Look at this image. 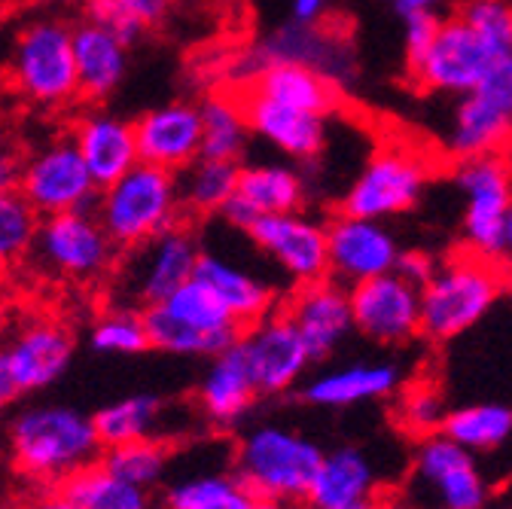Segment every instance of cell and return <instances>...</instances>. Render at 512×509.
<instances>
[{"mask_svg": "<svg viewBox=\"0 0 512 509\" xmlns=\"http://www.w3.org/2000/svg\"><path fill=\"white\" fill-rule=\"evenodd\" d=\"M199 257L202 241L183 223L159 232L138 247L122 250L110 275L113 305H132L144 311L147 305L162 302L196 278Z\"/></svg>", "mask_w": 512, "mask_h": 509, "instance_id": "obj_7", "label": "cell"}, {"mask_svg": "<svg viewBox=\"0 0 512 509\" xmlns=\"http://www.w3.org/2000/svg\"><path fill=\"white\" fill-rule=\"evenodd\" d=\"M479 92L512 116V52L494 61L485 80L479 83Z\"/></svg>", "mask_w": 512, "mask_h": 509, "instance_id": "obj_45", "label": "cell"}, {"mask_svg": "<svg viewBox=\"0 0 512 509\" xmlns=\"http://www.w3.org/2000/svg\"><path fill=\"white\" fill-rule=\"evenodd\" d=\"M403 369L394 360H354L336 369L308 375L299 397L317 409H351L397 394Z\"/></svg>", "mask_w": 512, "mask_h": 509, "instance_id": "obj_24", "label": "cell"}, {"mask_svg": "<svg viewBox=\"0 0 512 509\" xmlns=\"http://www.w3.org/2000/svg\"><path fill=\"white\" fill-rule=\"evenodd\" d=\"M119 253L95 211H68L40 217L28 260L49 278L95 284L113 275Z\"/></svg>", "mask_w": 512, "mask_h": 509, "instance_id": "obj_8", "label": "cell"}, {"mask_svg": "<svg viewBox=\"0 0 512 509\" xmlns=\"http://www.w3.org/2000/svg\"><path fill=\"white\" fill-rule=\"evenodd\" d=\"M299 65L314 74H320L333 86H348L357 77V58L354 49L324 25H284L272 31L260 46H253L247 52V61L241 65L247 68V80L266 68V65Z\"/></svg>", "mask_w": 512, "mask_h": 509, "instance_id": "obj_16", "label": "cell"}, {"mask_svg": "<svg viewBox=\"0 0 512 509\" xmlns=\"http://www.w3.org/2000/svg\"><path fill=\"white\" fill-rule=\"evenodd\" d=\"M247 92H256L263 98L299 107V110H311V113H324L330 116L333 104H336V86L327 83L320 74L299 68V65H266L250 77Z\"/></svg>", "mask_w": 512, "mask_h": 509, "instance_id": "obj_32", "label": "cell"}, {"mask_svg": "<svg viewBox=\"0 0 512 509\" xmlns=\"http://www.w3.org/2000/svg\"><path fill=\"white\" fill-rule=\"evenodd\" d=\"M497 263L512 266V205H509V211H506V217H503V229H500V257H497Z\"/></svg>", "mask_w": 512, "mask_h": 509, "instance_id": "obj_53", "label": "cell"}, {"mask_svg": "<svg viewBox=\"0 0 512 509\" xmlns=\"http://www.w3.org/2000/svg\"><path fill=\"white\" fill-rule=\"evenodd\" d=\"M22 397H25V394H22V388H19L16 375H13V366H10V360H7V351H4V345H0V409H7V406L19 403Z\"/></svg>", "mask_w": 512, "mask_h": 509, "instance_id": "obj_48", "label": "cell"}, {"mask_svg": "<svg viewBox=\"0 0 512 509\" xmlns=\"http://www.w3.org/2000/svg\"><path fill=\"white\" fill-rule=\"evenodd\" d=\"M19 193L40 217H52L68 211H95L101 186L68 135L52 138L25 156Z\"/></svg>", "mask_w": 512, "mask_h": 509, "instance_id": "obj_12", "label": "cell"}, {"mask_svg": "<svg viewBox=\"0 0 512 509\" xmlns=\"http://www.w3.org/2000/svg\"><path fill=\"white\" fill-rule=\"evenodd\" d=\"M253 509H296V503H287V500H269V497H260L256 500Z\"/></svg>", "mask_w": 512, "mask_h": 509, "instance_id": "obj_55", "label": "cell"}, {"mask_svg": "<svg viewBox=\"0 0 512 509\" xmlns=\"http://www.w3.org/2000/svg\"><path fill=\"white\" fill-rule=\"evenodd\" d=\"M89 4H92V0H89Z\"/></svg>", "mask_w": 512, "mask_h": 509, "instance_id": "obj_58", "label": "cell"}, {"mask_svg": "<svg viewBox=\"0 0 512 509\" xmlns=\"http://www.w3.org/2000/svg\"><path fill=\"white\" fill-rule=\"evenodd\" d=\"M403 19V52H406V65H415V61L427 52V46L433 43L442 16L439 13H409L400 16Z\"/></svg>", "mask_w": 512, "mask_h": 509, "instance_id": "obj_44", "label": "cell"}, {"mask_svg": "<svg viewBox=\"0 0 512 509\" xmlns=\"http://www.w3.org/2000/svg\"><path fill=\"white\" fill-rule=\"evenodd\" d=\"M256 250L290 281V284H311L330 278V247H327V226L308 217L305 211L269 214L260 217L247 229Z\"/></svg>", "mask_w": 512, "mask_h": 509, "instance_id": "obj_15", "label": "cell"}, {"mask_svg": "<svg viewBox=\"0 0 512 509\" xmlns=\"http://www.w3.org/2000/svg\"><path fill=\"white\" fill-rule=\"evenodd\" d=\"M202 110V156L238 162L250 141V125L241 98L208 95L199 101Z\"/></svg>", "mask_w": 512, "mask_h": 509, "instance_id": "obj_37", "label": "cell"}, {"mask_svg": "<svg viewBox=\"0 0 512 509\" xmlns=\"http://www.w3.org/2000/svg\"><path fill=\"white\" fill-rule=\"evenodd\" d=\"M354 330L384 348H397L412 342L421 333V287L388 272L351 287Z\"/></svg>", "mask_w": 512, "mask_h": 509, "instance_id": "obj_17", "label": "cell"}, {"mask_svg": "<svg viewBox=\"0 0 512 509\" xmlns=\"http://www.w3.org/2000/svg\"><path fill=\"white\" fill-rule=\"evenodd\" d=\"M168 7L171 0H92L89 19L113 28L128 46H135L168 16Z\"/></svg>", "mask_w": 512, "mask_h": 509, "instance_id": "obj_40", "label": "cell"}, {"mask_svg": "<svg viewBox=\"0 0 512 509\" xmlns=\"http://www.w3.org/2000/svg\"><path fill=\"white\" fill-rule=\"evenodd\" d=\"M448 412L452 409H448L442 391L436 385H427V381H418V385H409L403 391L400 406H397V421L406 433L421 439V436L439 433Z\"/></svg>", "mask_w": 512, "mask_h": 509, "instance_id": "obj_42", "label": "cell"}, {"mask_svg": "<svg viewBox=\"0 0 512 509\" xmlns=\"http://www.w3.org/2000/svg\"><path fill=\"white\" fill-rule=\"evenodd\" d=\"M260 397H281L308 375L314 357L284 308L269 311L241 330L235 342Z\"/></svg>", "mask_w": 512, "mask_h": 509, "instance_id": "obj_14", "label": "cell"}, {"mask_svg": "<svg viewBox=\"0 0 512 509\" xmlns=\"http://www.w3.org/2000/svg\"><path fill=\"white\" fill-rule=\"evenodd\" d=\"M327 247L330 278H336L345 287L397 272L403 257V244L388 223L354 214H339L327 226Z\"/></svg>", "mask_w": 512, "mask_h": 509, "instance_id": "obj_18", "label": "cell"}, {"mask_svg": "<svg viewBox=\"0 0 512 509\" xmlns=\"http://www.w3.org/2000/svg\"><path fill=\"white\" fill-rule=\"evenodd\" d=\"M19 509H74V503L64 497L58 488H40L34 497H28Z\"/></svg>", "mask_w": 512, "mask_h": 509, "instance_id": "obj_50", "label": "cell"}, {"mask_svg": "<svg viewBox=\"0 0 512 509\" xmlns=\"http://www.w3.org/2000/svg\"><path fill=\"white\" fill-rule=\"evenodd\" d=\"M250 135L269 144L290 162H311L327 150L330 141V116L299 110L256 92H244L241 98Z\"/></svg>", "mask_w": 512, "mask_h": 509, "instance_id": "obj_21", "label": "cell"}, {"mask_svg": "<svg viewBox=\"0 0 512 509\" xmlns=\"http://www.w3.org/2000/svg\"><path fill=\"white\" fill-rule=\"evenodd\" d=\"M354 509H369V506H354Z\"/></svg>", "mask_w": 512, "mask_h": 509, "instance_id": "obj_57", "label": "cell"}, {"mask_svg": "<svg viewBox=\"0 0 512 509\" xmlns=\"http://www.w3.org/2000/svg\"><path fill=\"white\" fill-rule=\"evenodd\" d=\"M369 509H418L412 500H403V497H397V494H378L372 503H369Z\"/></svg>", "mask_w": 512, "mask_h": 509, "instance_id": "obj_54", "label": "cell"}, {"mask_svg": "<svg viewBox=\"0 0 512 509\" xmlns=\"http://www.w3.org/2000/svg\"><path fill=\"white\" fill-rule=\"evenodd\" d=\"M165 400L156 394H132L113 400L101 406L92 418L98 427V436L107 445H122V442H135V439H150L159 436V427L165 421Z\"/></svg>", "mask_w": 512, "mask_h": 509, "instance_id": "obj_36", "label": "cell"}, {"mask_svg": "<svg viewBox=\"0 0 512 509\" xmlns=\"http://www.w3.org/2000/svg\"><path fill=\"white\" fill-rule=\"evenodd\" d=\"M104 442L95 418L77 406L31 403L10 415L4 455L13 473L37 488H58L89 464H98Z\"/></svg>", "mask_w": 512, "mask_h": 509, "instance_id": "obj_1", "label": "cell"}, {"mask_svg": "<svg viewBox=\"0 0 512 509\" xmlns=\"http://www.w3.org/2000/svg\"><path fill=\"white\" fill-rule=\"evenodd\" d=\"M330 0H290V19L296 25H320Z\"/></svg>", "mask_w": 512, "mask_h": 509, "instance_id": "obj_49", "label": "cell"}, {"mask_svg": "<svg viewBox=\"0 0 512 509\" xmlns=\"http://www.w3.org/2000/svg\"><path fill=\"white\" fill-rule=\"evenodd\" d=\"M25 153L10 141H0V193H19Z\"/></svg>", "mask_w": 512, "mask_h": 509, "instance_id": "obj_46", "label": "cell"}, {"mask_svg": "<svg viewBox=\"0 0 512 509\" xmlns=\"http://www.w3.org/2000/svg\"><path fill=\"white\" fill-rule=\"evenodd\" d=\"M296 509H311V506H308V503H305V506H296Z\"/></svg>", "mask_w": 512, "mask_h": 509, "instance_id": "obj_56", "label": "cell"}, {"mask_svg": "<svg viewBox=\"0 0 512 509\" xmlns=\"http://www.w3.org/2000/svg\"><path fill=\"white\" fill-rule=\"evenodd\" d=\"M58 491L74 503V509H153L150 488L119 479L101 461L64 479Z\"/></svg>", "mask_w": 512, "mask_h": 509, "instance_id": "obj_33", "label": "cell"}, {"mask_svg": "<svg viewBox=\"0 0 512 509\" xmlns=\"http://www.w3.org/2000/svg\"><path fill=\"white\" fill-rule=\"evenodd\" d=\"M433 269H436V260L430 257V253H424V250H403L400 266H397V272L403 278H409L412 284H418V287L427 284V278L433 275Z\"/></svg>", "mask_w": 512, "mask_h": 509, "instance_id": "obj_47", "label": "cell"}, {"mask_svg": "<svg viewBox=\"0 0 512 509\" xmlns=\"http://www.w3.org/2000/svg\"><path fill=\"white\" fill-rule=\"evenodd\" d=\"M512 141V116L500 110L479 89L455 98L452 116H448L442 144L455 159L494 156Z\"/></svg>", "mask_w": 512, "mask_h": 509, "instance_id": "obj_30", "label": "cell"}, {"mask_svg": "<svg viewBox=\"0 0 512 509\" xmlns=\"http://www.w3.org/2000/svg\"><path fill=\"white\" fill-rule=\"evenodd\" d=\"M452 180L461 196V235L467 250L497 263L503 217L512 205V165L500 153L458 159Z\"/></svg>", "mask_w": 512, "mask_h": 509, "instance_id": "obj_11", "label": "cell"}, {"mask_svg": "<svg viewBox=\"0 0 512 509\" xmlns=\"http://www.w3.org/2000/svg\"><path fill=\"white\" fill-rule=\"evenodd\" d=\"M196 281H202L223 308L235 317L241 327L260 321L269 311L278 308V290L272 281H266L256 269L244 266L241 260H232L220 250H205L196 266Z\"/></svg>", "mask_w": 512, "mask_h": 509, "instance_id": "obj_26", "label": "cell"}, {"mask_svg": "<svg viewBox=\"0 0 512 509\" xmlns=\"http://www.w3.org/2000/svg\"><path fill=\"white\" fill-rule=\"evenodd\" d=\"M430 168L406 147L375 150L342 196V214L366 220H394L409 214L427 193Z\"/></svg>", "mask_w": 512, "mask_h": 509, "instance_id": "obj_10", "label": "cell"}, {"mask_svg": "<svg viewBox=\"0 0 512 509\" xmlns=\"http://www.w3.org/2000/svg\"><path fill=\"white\" fill-rule=\"evenodd\" d=\"M40 214L22 193H0V269H10L31 257Z\"/></svg>", "mask_w": 512, "mask_h": 509, "instance_id": "obj_41", "label": "cell"}, {"mask_svg": "<svg viewBox=\"0 0 512 509\" xmlns=\"http://www.w3.org/2000/svg\"><path fill=\"white\" fill-rule=\"evenodd\" d=\"M7 80L22 101L40 110L71 107L80 98L74 28L55 16L25 22L10 49Z\"/></svg>", "mask_w": 512, "mask_h": 509, "instance_id": "obj_4", "label": "cell"}, {"mask_svg": "<svg viewBox=\"0 0 512 509\" xmlns=\"http://www.w3.org/2000/svg\"><path fill=\"white\" fill-rule=\"evenodd\" d=\"M509 509H512V506H509Z\"/></svg>", "mask_w": 512, "mask_h": 509, "instance_id": "obj_59", "label": "cell"}, {"mask_svg": "<svg viewBox=\"0 0 512 509\" xmlns=\"http://www.w3.org/2000/svg\"><path fill=\"white\" fill-rule=\"evenodd\" d=\"M177 174L150 162H138L113 183L101 186L95 217L119 250L138 247L180 223Z\"/></svg>", "mask_w": 512, "mask_h": 509, "instance_id": "obj_5", "label": "cell"}, {"mask_svg": "<svg viewBox=\"0 0 512 509\" xmlns=\"http://www.w3.org/2000/svg\"><path fill=\"white\" fill-rule=\"evenodd\" d=\"M308 199V180L296 162H250L238 171V186L229 205L220 211L226 226L247 232L260 217L302 211Z\"/></svg>", "mask_w": 512, "mask_h": 509, "instance_id": "obj_20", "label": "cell"}, {"mask_svg": "<svg viewBox=\"0 0 512 509\" xmlns=\"http://www.w3.org/2000/svg\"><path fill=\"white\" fill-rule=\"evenodd\" d=\"M150 348L174 357H217L241 339V324L223 302L192 278L162 302L144 308Z\"/></svg>", "mask_w": 512, "mask_h": 509, "instance_id": "obj_6", "label": "cell"}, {"mask_svg": "<svg viewBox=\"0 0 512 509\" xmlns=\"http://www.w3.org/2000/svg\"><path fill=\"white\" fill-rule=\"evenodd\" d=\"M138 159L165 171H183L202 156V110L192 101H168L135 119Z\"/></svg>", "mask_w": 512, "mask_h": 509, "instance_id": "obj_23", "label": "cell"}, {"mask_svg": "<svg viewBox=\"0 0 512 509\" xmlns=\"http://www.w3.org/2000/svg\"><path fill=\"white\" fill-rule=\"evenodd\" d=\"M491 497L479 461L452 436H421L412 455V503L418 509H485Z\"/></svg>", "mask_w": 512, "mask_h": 509, "instance_id": "obj_9", "label": "cell"}, {"mask_svg": "<svg viewBox=\"0 0 512 509\" xmlns=\"http://www.w3.org/2000/svg\"><path fill=\"white\" fill-rule=\"evenodd\" d=\"M442 433L473 455H491L512 439V406L491 400L452 409L442 424Z\"/></svg>", "mask_w": 512, "mask_h": 509, "instance_id": "obj_35", "label": "cell"}, {"mask_svg": "<svg viewBox=\"0 0 512 509\" xmlns=\"http://www.w3.org/2000/svg\"><path fill=\"white\" fill-rule=\"evenodd\" d=\"M378 497V467L360 445H342L324 455L308 491L311 509H354Z\"/></svg>", "mask_w": 512, "mask_h": 509, "instance_id": "obj_28", "label": "cell"}, {"mask_svg": "<svg viewBox=\"0 0 512 509\" xmlns=\"http://www.w3.org/2000/svg\"><path fill=\"white\" fill-rule=\"evenodd\" d=\"M128 46L113 28L86 19L74 25V61H77V80L80 98L101 104L107 101L128 74Z\"/></svg>", "mask_w": 512, "mask_h": 509, "instance_id": "obj_29", "label": "cell"}, {"mask_svg": "<svg viewBox=\"0 0 512 509\" xmlns=\"http://www.w3.org/2000/svg\"><path fill=\"white\" fill-rule=\"evenodd\" d=\"M71 141L77 144V150L98 186L113 183L128 168H135L141 162L138 138H135V119H125L122 113L104 110L98 104L74 122Z\"/></svg>", "mask_w": 512, "mask_h": 509, "instance_id": "obj_25", "label": "cell"}, {"mask_svg": "<svg viewBox=\"0 0 512 509\" xmlns=\"http://www.w3.org/2000/svg\"><path fill=\"white\" fill-rule=\"evenodd\" d=\"M284 311L293 317L314 360L330 357L354 333L351 287L339 284L336 278L299 284L287 299Z\"/></svg>", "mask_w": 512, "mask_h": 509, "instance_id": "obj_22", "label": "cell"}, {"mask_svg": "<svg viewBox=\"0 0 512 509\" xmlns=\"http://www.w3.org/2000/svg\"><path fill=\"white\" fill-rule=\"evenodd\" d=\"M13 327H16V308H13L10 296L0 290V342L13 333Z\"/></svg>", "mask_w": 512, "mask_h": 509, "instance_id": "obj_52", "label": "cell"}, {"mask_svg": "<svg viewBox=\"0 0 512 509\" xmlns=\"http://www.w3.org/2000/svg\"><path fill=\"white\" fill-rule=\"evenodd\" d=\"M458 16L494 49L497 58L512 52V4L509 0H464Z\"/></svg>", "mask_w": 512, "mask_h": 509, "instance_id": "obj_43", "label": "cell"}, {"mask_svg": "<svg viewBox=\"0 0 512 509\" xmlns=\"http://www.w3.org/2000/svg\"><path fill=\"white\" fill-rule=\"evenodd\" d=\"M503 296L497 263L476 253H455L436 263L421 287V336L430 342H452L479 327Z\"/></svg>", "mask_w": 512, "mask_h": 509, "instance_id": "obj_3", "label": "cell"}, {"mask_svg": "<svg viewBox=\"0 0 512 509\" xmlns=\"http://www.w3.org/2000/svg\"><path fill=\"white\" fill-rule=\"evenodd\" d=\"M89 345L98 354L135 357L150 348V333L144 324V311L132 305H110L89 330Z\"/></svg>", "mask_w": 512, "mask_h": 509, "instance_id": "obj_39", "label": "cell"}, {"mask_svg": "<svg viewBox=\"0 0 512 509\" xmlns=\"http://www.w3.org/2000/svg\"><path fill=\"white\" fill-rule=\"evenodd\" d=\"M256 497L235 470L186 473L165 485V509H253Z\"/></svg>", "mask_w": 512, "mask_h": 509, "instance_id": "obj_31", "label": "cell"}, {"mask_svg": "<svg viewBox=\"0 0 512 509\" xmlns=\"http://www.w3.org/2000/svg\"><path fill=\"white\" fill-rule=\"evenodd\" d=\"M397 16L409 13H442L448 7V0H388Z\"/></svg>", "mask_w": 512, "mask_h": 509, "instance_id": "obj_51", "label": "cell"}, {"mask_svg": "<svg viewBox=\"0 0 512 509\" xmlns=\"http://www.w3.org/2000/svg\"><path fill=\"white\" fill-rule=\"evenodd\" d=\"M324 455L311 436L278 421H260L238 436L232 470L256 497L305 503Z\"/></svg>", "mask_w": 512, "mask_h": 509, "instance_id": "obj_2", "label": "cell"}, {"mask_svg": "<svg viewBox=\"0 0 512 509\" xmlns=\"http://www.w3.org/2000/svg\"><path fill=\"white\" fill-rule=\"evenodd\" d=\"M101 464L110 473H116L119 479L153 491L168 476L171 445L162 436L135 439V442H122V445H107V449L101 452Z\"/></svg>", "mask_w": 512, "mask_h": 509, "instance_id": "obj_38", "label": "cell"}, {"mask_svg": "<svg viewBox=\"0 0 512 509\" xmlns=\"http://www.w3.org/2000/svg\"><path fill=\"white\" fill-rule=\"evenodd\" d=\"M494 61V49L455 13L439 22L433 43L409 71L415 83L433 95L464 98L479 89Z\"/></svg>", "mask_w": 512, "mask_h": 509, "instance_id": "obj_13", "label": "cell"}, {"mask_svg": "<svg viewBox=\"0 0 512 509\" xmlns=\"http://www.w3.org/2000/svg\"><path fill=\"white\" fill-rule=\"evenodd\" d=\"M256 397H260V391L253 385L250 369H247L238 345L211 357L208 369L202 372L199 388H196L199 412L217 430L238 427L256 406Z\"/></svg>", "mask_w": 512, "mask_h": 509, "instance_id": "obj_27", "label": "cell"}, {"mask_svg": "<svg viewBox=\"0 0 512 509\" xmlns=\"http://www.w3.org/2000/svg\"><path fill=\"white\" fill-rule=\"evenodd\" d=\"M238 171H241V165L229 162V159L199 156L196 162H189L183 171H177L183 211H192V214H220L229 205V199L235 196Z\"/></svg>", "mask_w": 512, "mask_h": 509, "instance_id": "obj_34", "label": "cell"}, {"mask_svg": "<svg viewBox=\"0 0 512 509\" xmlns=\"http://www.w3.org/2000/svg\"><path fill=\"white\" fill-rule=\"evenodd\" d=\"M4 351L22 394L28 397L52 388L68 372L77 351V336L55 314H31L13 327Z\"/></svg>", "mask_w": 512, "mask_h": 509, "instance_id": "obj_19", "label": "cell"}]
</instances>
